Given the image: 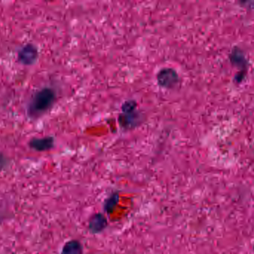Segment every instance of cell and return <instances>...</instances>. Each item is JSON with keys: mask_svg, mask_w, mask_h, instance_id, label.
I'll list each match as a JSON object with an SVG mask.
<instances>
[{"mask_svg": "<svg viewBox=\"0 0 254 254\" xmlns=\"http://www.w3.org/2000/svg\"><path fill=\"white\" fill-rule=\"evenodd\" d=\"M55 100V93L52 89L45 88L39 91L30 104V114L34 116H40L52 107Z\"/></svg>", "mask_w": 254, "mask_h": 254, "instance_id": "1", "label": "cell"}, {"mask_svg": "<svg viewBox=\"0 0 254 254\" xmlns=\"http://www.w3.org/2000/svg\"><path fill=\"white\" fill-rule=\"evenodd\" d=\"M157 81L160 86L170 88L177 84L179 76L176 70L170 68H164L160 70L157 75Z\"/></svg>", "mask_w": 254, "mask_h": 254, "instance_id": "2", "label": "cell"}, {"mask_svg": "<svg viewBox=\"0 0 254 254\" xmlns=\"http://www.w3.org/2000/svg\"><path fill=\"white\" fill-rule=\"evenodd\" d=\"M108 226V222L102 213H96L91 217L89 222V230L92 234H100Z\"/></svg>", "mask_w": 254, "mask_h": 254, "instance_id": "3", "label": "cell"}, {"mask_svg": "<svg viewBox=\"0 0 254 254\" xmlns=\"http://www.w3.org/2000/svg\"><path fill=\"white\" fill-rule=\"evenodd\" d=\"M37 57V51L35 48L31 45L22 48L19 52V58L23 64H30L34 62Z\"/></svg>", "mask_w": 254, "mask_h": 254, "instance_id": "4", "label": "cell"}, {"mask_svg": "<svg viewBox=\"0 0 254 254\" xmlns=\"http://www.w3.org/2000/svg\"><path fill=\"white\" fill-rule=\"evenodd\" d=\"M54 145V139L52 137H45L42 139H34L30 143L31 148L39 151V152H44L52 149Z\"/></svg>", "mask_w": 254, "mask_h": 254, "instance_id": "5", "label": "cell"}, {"mask_svg": "<svg viewBox=\"0 0 254 254\" xmlns=\"http://www.w3.org/2000/svg\"><path fill=\"white\" fill-rule=\"evenodd\" d=\"M61 254H83V246L77 240H71L64 245Z\"/></svg>", "mask_w": 254, "mask_h": 254, "instance_id": "6", "label": "cell"}, {"mask_svg": "<svg viewBox=\"0 0 254 254\" xmlns=\"http://www.w3.org/2000/svg\"><path fill=\"white\" fill-rule=\"evenodd\" d=\"M120 199L119 192H113L104 203V210L107 213H112L118 205Z\"/></svg>", "mask_w": 254, "mask_h": 254, "instance_id": "7", "label": "cell"}]
</instances>
